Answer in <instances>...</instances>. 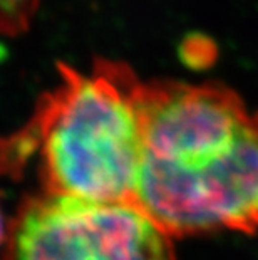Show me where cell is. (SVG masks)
Listing matches in <instances>:
<instances>
[{
  "label": "cell",
  "mask_w": 258,
  "mask_h": 260,
  "mask_svg": "<svg viewBox=\"0 0 258 260\" xmlns=\"http://www.w3.org/2000/svg\"><path fill=\"white\" fill-rule=\"evenodd\" d=\"M7 234H9V225L5 223L4 210H2V205H0V245L7 240Z\"/></svg>",
  "instance_id": "cell-6"
},
{
  "label": "cell",
  "mask_w": 258,
  "mask_h": 260,
  "mask_svg": "<svg viewBox=\"0 0 258 260\" xmlns=\"http://www.w3.org/2000/svg\"><path fill=\"white\" fill-rule=\"evenodd\" d=\"M134 203L169 237L258 230V113L216 82L139 87Z\"/></svg>",
  "instance_id": "cell-1"
},
{
  "label": "cell",
  "mask_w": 258,
  "mask_h": 260,
  "mask_svg": "<svg viewBox=\"0 0 258 260\" xmlns=\"http://www.w3.org/2000/svg\"><path fill=\"white\" fill-rule=\"evenodd\" d=\"M178 54L185 66L191 69H205L215 62L218 47L211 37L201 34H190L181 41Z\"/></svg>",
  "instance_id": "cell-5"
},
{
  "label": "cell",
  "mask_w": 258,
  "mask_h": 260,
  "mask_svg": "<svg viewBox=\"0 0 258 260\" xmlns=\"http://www.w3.org/2000/svg\"><path fill=\"white\" fill-rule=\"evenodd\" d=\"M171 239L133 202L42 191L9 225L4 260H176Z\"/></svg>",
  "instance_id": "cell-3"
},
{
  "label": "cell",
  "mask_w": 258,
  "mask_h": 260,
  "mask_svg": "<svg viewBox=\"0 0 258 260\" xmlns=\"http://www.w3.org/2000/svg\"><path fill=\"white\" fill-rule=\"evenodd\" d=\"M41 0H0V36H19L32 24Z\"/></svg>",
  "instance_id": "cell-4"
},
{
  "label": "cell",
  "mask_w": 258,
  "mask_h": 260,
  "mask_svg": "<svg viewBox=\"0 0 258 260\" xmlns=\"http://www.w3.org/2000/svg\"><path fill=\"white\" fill-rule=\"evenodd\" d=\"M141 79L101 59L91 74L59 64V82L24 128L0 136V176L37 159L46 193L102 203H134L142 156Z\"/></svg>",
  "instance_id": "cell-2"
}]
</instances>
